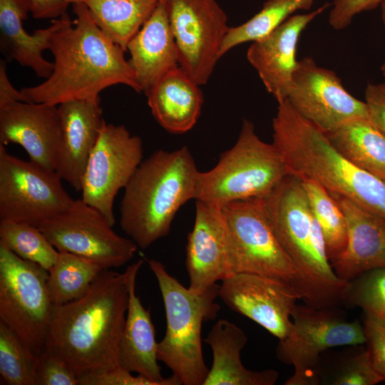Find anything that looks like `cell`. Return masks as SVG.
Here are the masks:
<instances>
[{"mask_svg":"<svg viewBox=\"0 0 385 385\" xmlns=\"http://www.w3.org/2000/svg\"><path fill=\"white\" fill-rule=\"evenodd\" d=\"M24 101L29 102L21 91L16 90L11 84L4 60L0 61V108L8 104Z\"/></svg>","mask_w":385,"mask_h":385,"instance_id":"42","label":"cell"},{"mask_svg":"<svg viewBox=\"0 0 385 385\" xmlns=\"http://www.w3.org/2000/svg\"><path fill=\"white\" fill-rule=\"evenodd\" d=\"M132 372L118 366L103 372L79 378V385H161L143 375L134 376Z\"/></svg>","mask_w":385,"mask_h":385,"instance_id":"39","label":"cell"},{"mask_svg":"<svg viewBox=\"0 0 385 385\" xmlns=\"http://www.w3.org/2000/svg\"><path fill=\"white\" fill-rule=\"evenodd\" d=\"M0 243L23 260L47 271L56 262L58 251L35 225L0 220Z\"/></svg>","mask_w":385,"mask_h":385,"instance_id":"33","label":"cell"},{"mask_svg":"<svg viewBox=\"0 0 385 385\" xmlns=\"http://www.w3.org/2000/svg\"><path fill=\"white\" fill-rule=\"evenodd\" d=\"M342 304L359 307L385 322V267L369 270L348 282Z\"/></svg>","mask_w":385,"mask_h":385,"instance_id":"35","label":"cell"},{"mask_svg":"<svg viewBox=\"0 0 385 385\" xmlns=\"http://www.w3.org/2000/svg\"><path fill=\"white\" fill-rule=\"evenodd\" d=\"M179 53V66L198 85L205 84L230 28L215 0H160Z\"/></svg>","mask_w":385,"mask_h":385,"instance_id":"11","label":"cell"},{"mask_svg":"<svg viewBox=\"0 0 385 385\" xmlns=\"http://www.w3.org/2000/svg\"><path fill=\"white\" fill-rule=\"evenodd\" d=\"M61 139L58 106L18 101L0 108V145H21L34 163L55 171Z\"/></svg>","mask_w":385,"mask_h":385,"instance_id":"18","label":"cell"},{"mask_svg":"<svg viewBox=\"0 0 385 385\" xmlns=\"http://www.w3.org/2000/svg\"><path fill=\"white\" fill-rule=\"evenodd\" d=\"M61 139L55 171L76 191L81 190L86 168L105 124L101 98L73 100L58 106Z\"/></svg>","mask_w":385,"mask_h":385,"instance_id":"20","label":"cell"},{"mask_svg":"<svg viewBox=\"0 0 385 385\" xmlns=\"http://www.w3.org/2000/svg\"><path fill=\"white\" fill-rule=\"evenodd\" d=\"M73 6L75 21L68 16L51 40L53 71L42 83L21 90L26 100L56 106L96 100L102 91L118 84L142 92L125 51L96 25L84 2Z\"/></svg>","mask_w":385,"mask_h":385,"instance_id":"2","label":"cell"},{"mask_svg":"<svg viewBox=\"0 0 385 385\" xmlns=\"http://www.w3.org/2000/svg\"><path fill=\"white\" fill-rule=\"evenodd\" d=\"M143 263L140 259L131 264L129 301L118 351V365L160 383L161 385H181L174 374L164 378L158 364L155 328L149 309H146L135 293V281Z\"/></svg>","mask_w":385,"mask_h":385,"instance_id":"22","label":"cell"},{"mask_svg":"<svg viewBox=\"0 0 385 385\" xmlns=\"http://www.w3.org/2000/svg\"><path fill=\"white\" fill-rule=\"evenodd\" d=\"M199 170L187 146L158 150L138 165L125 188L120 225L141 249L168 235L182 205L195 197Z\"/></svg>","mask_w":385,"mask_h":385,"instance_id":"5","label":"cell"},{"mask_svg":"<svg viewBox=\"0 0 385 385\" xmlns=\"http://www.w3.org/2000/svg\"><path fill=\"white\" fill-rule=\"evenodd\" d=\"M143 156V143L123 125L105 123L84 172L82 200L95 207L111 226L115 224L113 202L125 188Z\"/></svg>","mask_w":385,"mask_h":385,"instance_id":"14","label":"cell"},{"mask_svg":"<svg viewBox=\"0 0 385 385\" xmlns=\"http://www.w3.org/2000/svg\"><path fill=\"white\" fill-rule=\"evenodd\" d=\"M204 341L212 351L213 360L203 385H274L277 381L274 369L252 371L244 366L240 352L247 337L235 324L218 320Z\"/></svg>","mask_w":385,"mask_h":385,"instance_id":"26","label":"cell"},{"mask_svg":"<svg viewBox=\"0 0 385 385\" xmlns=\"http://www.w3.org/2000/svg\"><path fill=\"white\" fill-rule=\"evenodd\" d=\"M144 93L154 118L168 132L184 133L197 123L204 101L200 85L179 66Z\"/></svg>","mask_w":385,"mask_h":385,"instance_id":"25","label":"cell"},{"mask_svg":"<svg viewBox=\"0 0 385 385\" xmlns=\"http://www.w3.org/2000/svg\"><path fill=\"white\" fill-rule=\"evenodd\" d=\"M68 4H74L77 3L85 2L86 0H64Z\"/></svg>","mask_w":385,"mask_h":385,"instance_id":"44","label":"cell"},{"mask_svg":"<svg viewBox=\"0 0 385 385\" xmlns=\"http://www.w3.org/2000/svg\"><path fill=\"white\" fill-rule=\"evenodd\" d=\"M314 1H266L262 9L248 21L229 28L220 47V58L236 46L267 36L294 12L309 9Z\"/></svg>","mask_w":385,"mask_h":385,"instance_id":"30","label":"cell"},{"mask_svg":"<svg viewBox=\"0 0 385 385\" xmlns=\"http://www.w3.org/2000/svg\"><path fill=\"white\" fill-rule=\"evenodd\" d=\"M219 297L231 310L254 321L279 340L288 334L292 311L300 299L290 282L252 273H238L222 280Z\"/></svg>","mask_w":385,"mask_h":385,"instance_id":"16","label":"cell"},{"mask_svg":"<svg viewBox=\"0 0 385 385\" xmlns=\"http://www.w3.org/2000/svg\"><path fill=\"white\" fill-rule=\"evenodd\" d=\"M163 297L166 332L158 343L157 356L184 385H203L209 369L202 350V323L214 320L220 310L215 302L220 285L196 294L170 275L159 261L149 260Z\"/></svg>","mask_w":385,"mask_h":385,"instance_id":"6","label":"cell"},{"mask_svg":"<svg viewBox=\"0 0 385 385\" xmlns=\"http://www.w3.org/2000/svg\"><path fill=\"white\" fill-rule=\"evenodd\" d=\"M310 208L322 230L330 260L344 252L347 243V226L343 211L334 197L319 183L302 179Z\"/></svg>","mask_w":385,"mask_h":385,"instance_id":"31","label":"cell"},{"mask_svg":"<svg viewBox=\"0 0 385 385\" xmlns=\"http://www.w3.org/2000/svg\"><path fill=\"white\" fill-rule=\"evenodd\" d=\"M37 356L0 321L1 384L34 385Z\"/></svg>","mask_w":385,"mask_h":385,"instance_id":"34","label":"cell"},{"mask_svg":"<svg viewBox=\"0 0 385 385\" xmlns=\"http://www.w3.org/2000/svg\"><path fill=\"white\" fill-rule=\"evenodd\" d=\"M332 195L343 211L347 226L346 248L330 260L335 274L348 282L365 272L385 267V217Z\"/></svg>","mask_w":385,"mask_h":385,"instance_id":"21","label":"cell"},{"mask_svg":"<svg viewBox=\"0 0 385 385\" xmlns=\"http://www.w3.org/2000/svg\"><path fill=\"white\" fill-rule=\"evenodd\" d=\"M364 102L369 120L385 135V82L368 83Z\"/></svg>","mask_w":385,"mask_h":385,"instance_id":"40","label":"cell"},{"mask_svg":"<svg viewBox=\"0 0 385 385\" xmlns=\"http://www.w3.org/2000/svg\"><path fill=\"white\" fill-rule=\"evenodd\" d=\"M38 227L58 251L86 257L105 270L124 265L137 250L133 240L115 232L103 214L82 199Z\"/></svg>","mask_w":385,"mask_h":385,"instance_id":"13","label":"cell"},{"mask_svg":"<svg viewBox=\"0 0 385 385\" xmlns=\"http://www.w3.org/2000/svg\"><path fill=\"white\" fill-rule=\"evenodd\" d=\"M326 134L344 157L385 182V135L369 119L351 121Z\"/></svg>","mask_w":385,"mask_h":385,"instance_id":"27","label":"cell"},{"mask_svg":"<svg viewBox=\"0 0 385 385\" xmlns=\"http://www.w3.org/2000/svg\"><path fill=\"white\" fill-rule=\"evenodd\" d=\"M289 174L279 149L262 140L253 123L245 119L235 144L221 154L213 168L199 171L195 200L222 207L262 197Z\"/></svg>","mask_w":385,"mask_h":385,"instance_id":"7","label":"cell"},{"mask_svg":"<svg viewBox=\"0 0 385 385\" xmlns=\"http://www.w3.org/2000/svg\"><path fill=\"white\" fill-rule=\"evenodd\" d=\"M381 18L383 23L385 26V0L381 4ZM381 72L384 76H385V58L384 61L381 66Z\"/></svg>","mask_w":385,"mask_h":385,"instance_id":"43","label":"cell"},{"mask_svg":"<svg viewBox=\"0 0 385 385\" xmlns=\"http://www.w3.org/2000/svg\"><path fill=\"white\" fill-rule=\"evenodd\" d=\"M31 12L29 0H0V46L3 54L21 66L31 68L36 76L47 78L53 71V62L43 57L53 35L64 24L67 13L54 19L45 29L29 34L24 21Z\"/></svg>","mask_w":385,"mask_h":385,"instance_id":"23","label":"cell"},{"mask_svg":"<svg viewBox=\"0 0 385 385\" xmlns=\"http://www.w3.org/2000/svg\"><path fill=\"white\" fill-rule=\"evenodd\" d=\"M128 62L145 92L170 70L179 66V53L166 10L158 6L127 46Z\"/></svg>","mask_w":385,"mask_h":385,"instance_id":"24","label":"cell"},{"mask_svg":"<svg viewBox=\"0 0 385 385\" xmlns=\"http://www.w3.org/2000/svg\"><path fill=\"white\" fill-rule=\"evenodd\" d=\"M56 171L10 154L0 145V220L41 223L69 209L73 200Z\"/></svg>","mask_w":385,"mask_h":385,"instance_id":"10","label":"cell"},{"mask_svg":"<svg viewBox=\"0 0 385 385\" xmlns=\"http://www.w3.org/2000/svg\"><path fill=\"white\" fill-rule=\"evenodd\" d=\"M361 322L374 368L385 381V322L366 313H364Z\"/></svg>","mask_w":385,"mask_h":385,"instance_id":"37","label":"cell"},{"mask_svg":"<svg viewBox=\"0 0 385 385\" xmlns=\"http://www.w3.org/2000/svg\"><path fill=\"white\" fill-rule=\"evenodd\" d=\"M131 265L103 270L81 297L54 305L44 350L78 376L113 369L129 301Z\"/></svg>","mask_w":385,"mask_h":385,"instance_id":"1","label":"cell"},{"mask_svg":"<svg viewBox=\"0 0 385 385\" xmlns=\"http://www.w3.org/2000/svg\"><path fill=\"white\" fill-rule=\"evenodd\" d=\"M287 337L279 340L276 355L293 366L285 385H318L321 356L337 346L365 344L362 322L349 321L337 307L317 308L296 304Z\"/></svg>","mask_w":385,"mask_h":385,"instance_id":"8","label":"cell"},{"mask_svg":"<svg viewBox=\"0 0 385 385\" xmlns=\"http://www.w3.org/2000/svg\"><path fill=\"white\" fill-rule=\"evenodd\" d=\"M260 198L271 227L293 265L292 284L300 299L317 308L342 304L347 282L337 277L331 265L302 180L289 174Z\"/></svg>","mask_w":385,"mask_h":385,"instance_id":"3","label":"cell"},{"mask_svg":"<svg viewBox=\"0 0 385 385\" xmlns=\"http://www.w3.org/2000/svg\"><path fill=\"white\" fill-rule=\"evenodd\" d=\"M105 269L86 257L58 251L56 262L48 271V288L55 305L66 304L83 296Z\"/></svg>","mask_w":385,"mask_h":385,"instance_id":"29","label":"cell"},{"mask_svg":"<svg viewBox=\"0 0 385 385\" xmlns=\"http://www.w3.org/2000/svg\"><path fill=\"white\" fill-rule=\"evenodd\" d=\"M185 267L188 289L196 294L234 275L229 230L222 207L196 200L194 225L188 235Z\"/></svg>","mask_w":385,"mask_h":385,"instance_id":"17","label":"cell"},{"mask_svg":"<svg viewBox=\"0 0 385 385\" xmlns=\"http://www.w3.org/2000/svg\"><path fill=\"white\" fill-rule=\"evenodd\" d=\"M332 4L292 15L262 39L252 42L247 58L257 71L266 90L277 103L287 98L292 76L297 66V49L302 31Z\"/></svg>","mask_w":385,"mask_h":385,"instance_id":"19","label":"cell"},{"mask_svg":"<svg viewBox=\"0 0 385 385\" xmlns=\"http://www.w3.org/2000/svg\"><path fill=\"white\" fill-rule=\"evenodd\" d=\"M222 208L229 230L234 274H257L292 283L293 265L271 227L261 198L232 202Z\"/></svg>","mask_w":385,"mask_h":385,"instance_id":"12","label":"cell"},{"mask_svg":"<svg viewBox=\"0 0 385 385\" xmlns=\"http://www.w3.org/2000/svg\"><path fill=\"white\" fill-rule=\"evenodd\" d=\"M273 143L291 174L322 185L385 217V182L357 167L331 143L327 134L300 115L286 99L272 120Z\"/></svg>","mask_w":385,"mask_h":385,"instance_id":"4","label":"cell"},{"mask_svg":"<svg viewBox=\"0 0 385 385\" xmlns=\"http://www.w3.org/2000/svg\"><path fill=\"white\" fill-rule=\"evenodd\" d=\"M31 13L38 19H56L66 13L68 6L64 0H29Z\"/></svg>","mask_w":385,"mask_h":385,"instance_id":"41","label":"cell"},{"mask_svg":"<svg viewBox=\"0 0 385 385\" xmlns=\"http://www.w3.org/2000/svg\"><path fill=\"white\" fill-rule=\"evenodd\" d=\"M343 348L336 352L329 365L319 366V384L375 385L384 381L374 368L366 346L359 344Z\"/></svg>","mask_w":385,"mask_h":385,"instance_id":"32","label":"cell"},{"mask_svg":"<svg viewBox=\"0 0 385 385\" xmlns=\"http://www.w3.org/2000/svg\"><path fill=\"white\" fill-rule=\"evenodd\" d=\"M48 271L0 243V321L38 356L46 347L54 304Z\"/></svg>","mask_w":385,"mask_h":385,"instance_id":"9","label":"cell"},{"mask_svg":"<svg viewBox=\"0 0 385 385\" xmlns=\"http://www.w3.org/2000/svg\"><path fill=\"white\" fill-rule=\"evenodd\" d=\"M160 0H86L90 15L125 51L130 39L150 17Z\"/></svg>","mask_w":385,"mask_h":385,"instance_id":"28","label":"cell"},{"mask_svg":"<svg viewBox=\"0 0 385 385\" xmlns=\"http://www.w3.org/2000/svg\"><path fill=\"white\" fill-rule=\"evenodd\" d=\"M384 0H334L329 15V23L337 30L346 28L361 12L374 9Z\"/></svg>","mask_w":385,"mask_h":385,"instance_id":"38","label":"cell"},{"mask_svg":"<svg viewBox=\"0 0 385 385\" xmlns=\"http://www.w3.org/2000/svg\"><path fill=\"white\" fill-rule=\"evenodd\" d=\"M34 385H79V379L63 360L43 350L37 356Z\"/></svg>","mask_w":385,"mask_h":385,"instance_id":"36","label":"cell"},{"mask_svg":"<svg viewBox=\"0 0 385 385\" xmlns=\"http://www.w3.org/2000/svg\"><path fill=\"white\" fill-rule=\"evenodd\" d=\"M287 100L325 133L355 120L369 119L365 102L349 93L335 72L309 56L298 61Z\"/></svg>","mask_w":385,"mask_h":385,"instance_id":"15","label":"cell"}]
</instances>
